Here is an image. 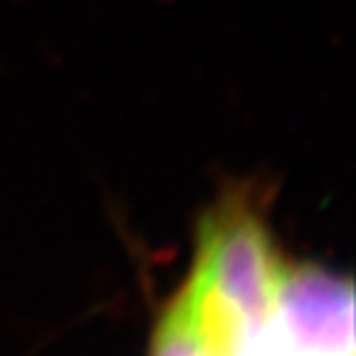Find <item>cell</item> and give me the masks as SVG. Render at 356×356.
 I'll use <instances>...</instances> for the list:
<instances>
[{
  "label": "cell",
  "instance_id": "cell-1",
  "mask_svg": "<svg viewBox=\"0 0 356 356\" xmlns=\"http://www.w3.org/2000/svg\"><path fill=\"white\" fill-rule=\"evenodd\" d=\"M233 356H354V292L346 280L284 267L273 307Z\"/></svg>",
  "mask_w": 356,
  "mask_h": 356
},
{
  "label": "cell",
  "instance_id": "cell-2",
  "mask_svg": "<svg viewBox=\"0 0 356 356\" xmlns=\"http://www.w3.org/2000/svg\"><path fill=\"white\" fill-rule=\"evenodd\" d=\"M154 356H225L218 351L184 307L173 302L154 341Z\"/></svg>",
  "mask_w": 356,
  "mask_h": 356
}]
</instances>
